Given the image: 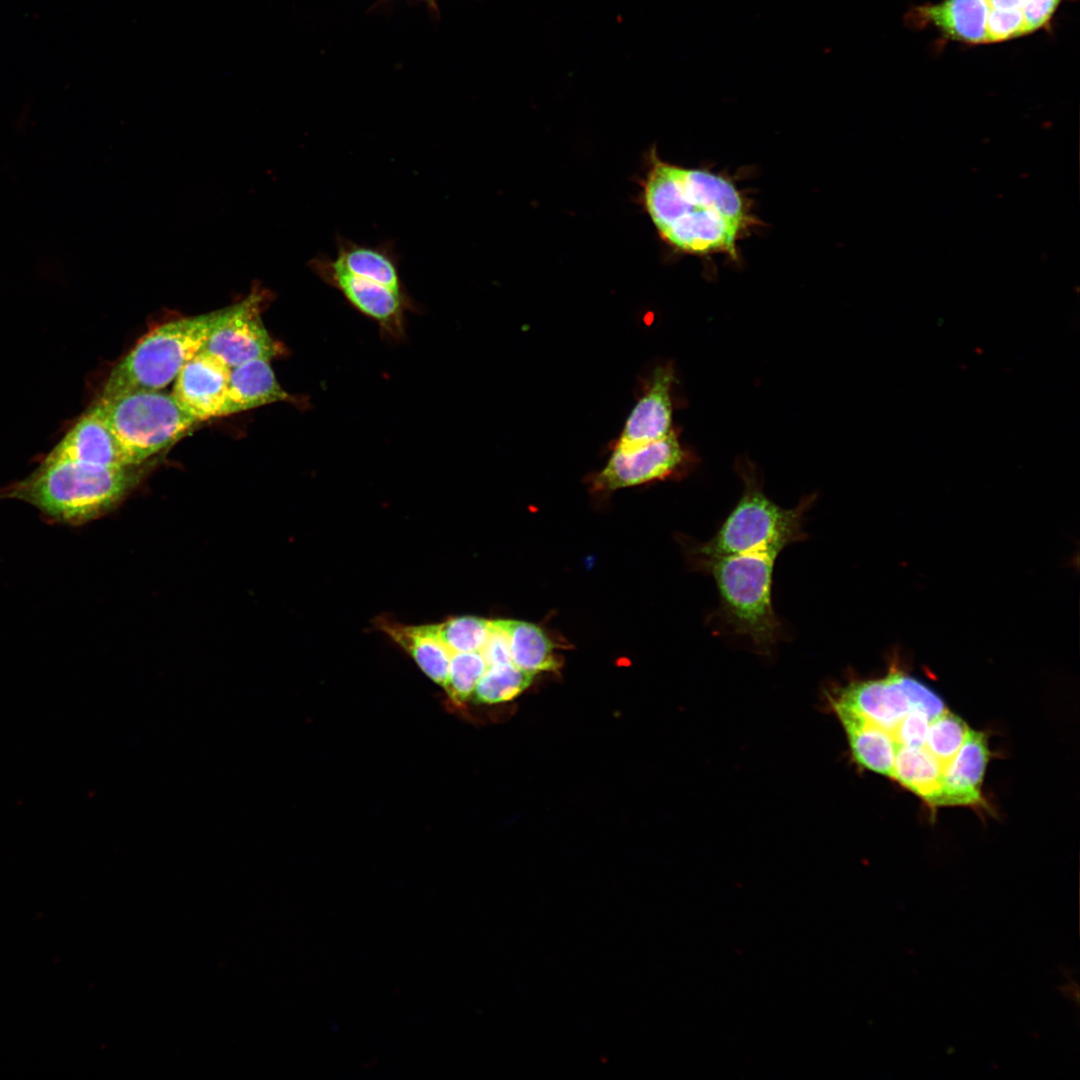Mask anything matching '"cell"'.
<instances>
[{"label": "cell", "instance_id": "7c38bea8", "mask_svg": "<svg viewBox=\"0 0 1080 1080\" xmlns=\"http://www.w3.org/2000/svg\"><path fill=\"white\" fill-rule=\"evenodd\" d=\"M48 455L100 467H134L129 466L116 436L95 403Z\"/></svg>", "mask_w": 1080, "mask_h": 1080}, {"label": "cell", "instance_id": "2e32d148", "mask_svg": "<svg viewBox=\"0 0 1080 1080\" xmlns=\"http://www.w3.org/2000/svg\"><path fill=\"white\" fill-rule=\"evenodd\" d=\"M985 0H944L926 4L911 11L914 24H932L953 40L980 44L987 43Z\"/></svg>", "mask_w": 1080, "mask_h": 1080}, {"label": "cell", "instance_id": "cb8c5ba5", "mask_svg": "<svg viewBox=\"0 0 1080 1080\" xmlns=\"http://www.w3.org/2000/svg\"><path fill=\"white\" fill-rule=\"evenodd\" d=\"M480 651L452 654L449 673L444 685L450 698L456 703L466 702L487 669Z\"/></svg>", "mask_w": 1080, "mask_h": 1080}, {"label": "cell", "instance_id": "8992f818", "mask_svg": "<svg viewBox=\"0 0 1080 1080\" xmlns=\"http://www.w3.org/2000/svg\"><path fill=\"white\" fill-rule=\"evenodd\" d=\"M694 456L672 429L666 436L631 451L613 449L605 467L591 480L592 488L611 492L679 476L695 464Z\"/></svg>", "mask_w": 1080, "mask_h": 1080}, {"label": "cell", "instance_id": "4fadbf2b", "mask_svg": "<svg viewBox=\"0 0 1080 1080\" xmlns=\"http://www.w3.org/2000/svg\"><path fill=\"white\" fill-rule=\"evenodd\" d=\"M989 758L987 736L970 729L960 749L943 770L935 807L982 804V784Z\"/></svg>", "mask_w": 1080, "mask_h": 1080}, {"label": "cell", "instance_id": "7402d4cb", "mask_svg": "<svg viewBox=\"0 0 1080 1080\" xmlns=\"http://www.w3.org/2000/svg\"><path fill=\"white\" fill-rule=\"evenodd\" d=\"M434 632L452 652H476L484 646L490 629V620L476 616L449 618L432 625Z\"/></svg>", "mask_w": 1080, "mask_h": 1080}, {"label": "cell", "instance_id": "603a6c76", "mask_svg": "<svg viewBox=\"0 0 1080 1080\" xmlns=\"http://www.w3.org/2000/svg\"><path fill=\"white\" fill-rule=\"evenodd\" d=\"M969 730L964 720L946 710L930 721L925 747L945 768L960 749Z\"/></svg>", "mask_w": 1080, "mask_h": 1080}, {"label": "cell", "instance_id": "4316f807", "mask_svg": "<svg viewBox=\"0 0 1080 1080\" xmlns=\"http://www.w3.org/2000/svg\"><path fill=\"white\" fill-rule=\"evenodd\" d=\"M480 652L487 666L512 662L506 619L490 620L489 634Z\"/></svg>", "mask_w": 1080, "mask_h": 1080}, {"label": "cell", "instance_id": "d6986e66", "mask_svg": "<svg viewBox=\"0 0 1080 1080\" xmlns=\"http://www.w3.org/2000/svg\"><path fill=\"white\" fill-rule=\"evenodd\" d=\"M943 766L925 746H896L892 779L918 795L930 807L939 796Z\"/></svg>", "mask_w": 1080, "mask_h": 1080}, {"label": "cell", "instance_id": "6da1fadb", "mask_svg": "<svg viewBox=\"0 0 1080 1080\" xmlns=\"http://www.w3.org/2000/svg\"><path fill=\"white\" fill-rule=\"evenodd\" d=\"M737 473L743 482L741 498L717 533L696 544L693 554L715 581L728 626L768 651L783 635L772 605L774 565L786 546L806 538L804 515L815 495L784 509L764 494L752 463L740 465Z\"/></svg>", "mask_w": 1080, "mask_h": 1080}, {"label": "cell", "instance_id": "5bb4252c", "mask_svg": "<svg viewBox=\"0 0 1080 1080\" xmlns=\"http://www.w3.org/2000/svg\"><path fill=\"white\" fill-rule=\"evenodd\" d=\"M270 362L254 359L231 368L222 417L276 402H299L282 388Z\"/></svg>", "mask_w": 1080, "mask_h": 1080}, {"label": "cell", "instance_id": "ac0fdd59", "mask_svg": "<svg viewBox=\"0 0 1080 1080\" xmlns=\"http://www.w3.org/2000/svg\"><path fill=\"white\" fill-rule=\"evenodd\" d=\"M381 629L405 649L421 670L444 687L452 652L438 638L432 625L407 626L382 619Z\"/></svg>", "mask_w": 1080, "mask_h": 1080}, {"label": "cell", "instance_id": "e0dca14e", "mask_svg": "<svg viewBox=\"0 0 1080 1080\" xmlns=\"http://www.w3.org/2000/svg\"><path fill=\"white\" fill-rule=\"evenodd\" d=\"M336 246L332 258L345 271L376 280L396 291H406L400 277L398 255L391 242L366 245L338 236Z\"/></svg>", "mask_w": 1080, "mask_h": 1080}, {"label": "cell", "instance_id": "f1b7e54d", "mask_svg": "<svg viewBox=\"0 0 1080 1080\" xmlns=\"http://www.w3.org/2000/svg\"><path fill=\"white\" fill-rule=\"evenodd\" d=\"M1061 0H1021L1024 17V33L1034 32L1046 25L1054 15Z\"/></svg>", "mask_w": 1080, "mask_h": 1080}, {"label": "cell", "instance_id": "9c48e42d", "mask_svg": "<svg viewBox=\"0 0 1080 1080\" xmlns=\"http://www.w3.org/2000/svg\"><path fill=\"white\" fill-rule=\"evenodd\" d=\"M674 379L671 363L654 369L613 449L631 451L666 436L673 429L671 388Z\"/></svg>", "mask_w": 1080, "mask_h": 1080}, {"label": "cell", "instance_id": "ba28073f", "mask_svg": "<svg viewBox=\"0 0 1080 1080\" xmlns=\"http://www.w3.org/2000/svg\"><path fill=\"white\" fill-rule=\"evenodd\" d=\"M264 300V293L256 290L228 306L224 318L212 330L201 350L230 369L254 359L271 361L282 354L281 345L263 323L261 307Z\"/></svg>", "mask_w": 1080, "mask_h": 1080}, {"label": "cell", "instance_id": "44dd1931", "mask_svg": "<svg viewBox=\"0 0 1080 1080\" xmlns=\"http://www.w3.org/2000/svg\"><path fill=\"white\" fill-rule=\"evenodd\" d=\"M534 674L516 667L512 662L488 666L473 692L479 704H498L511 701L533 682Z\"/></svg>", "mask_w": 1080, "mask_h": 1080}, {"label": "cell", "instance_id": "ffe728a7", "mask_svg": "<svg viewBox=\"0 0 1080 1080\" xmlns=\"http://www.w3.org/2000/svg\"><path fill=\"white\" fill-rule=\"evenodd\" d=\"M512 663L531 674L557 671L560 663L553 653V644L535 624L506 619Z\"/></svg>", "mask_w": 1080, "mask_h": 1080}, {"label": "cell", "instance_id": "30bf717a", "mask_svg": "<svg viewBox=\"0 0 1080 1080\" xmlns=\"http://www.w3.org/2000/svg\"><path fill=\"white\" fill-rule=\"evenodd\" d=\"M230 368L200 350L179 371L172 395L199 422L222 417Z\"/></svg>", "mask_w": 1080, "mask_h": 1080}, {"label": "cell", "instance_id": "8fae6325", "mask_svg": "<svg viewBox=\"0 0 1080 1080\" xmlns=\"http://www.w3.org/2000/svg\"><path fill=\"white\" fill-rule=\"evenodd\" d=\"M901 674L902 670L893 665L882 678L852 681L843 686L831 701L856 711L891 734L911 710Z\"/></svg>", "mask_w": 1080, "mask_h": 1080}, {"label": "cell", "instance_id": "277c9868", "mask_svg": "<svg viewBox=\"0 0 1080 1080\" xmlns=\"http://www.w3.org/2000/svg\"><path fill=\"white\" fill-rule=\"evenodd\" d=\"M227 309L176 319L150 330L113 367L100 397L165 388L202 349Z\"/></svg>", "mask_w": 1080, "mask_h": 1080}, {"label": "cell", "instance_id": "484cf974", "mask_svg": "<svg viewBox=\"0 0 1080 1080\" xmlns=\"http://www.w3.org/2000/svg\"><path fill=\"white\" fill-rule=\"evenodd\" d=\"M901 683L911 710L923 712L930 720L947 710L938 695L904 671L901 674Z\"/></svg>", "mask_w": 1080, "mask_h": 1080}, {"label": "cell", "instance_id": "3957f363", "mask_svg": "<svg viewBox=\"0 0 1080 1080\" xmlns=\"http://www.w3.org/2000/svg\"><path fill=\"white\" fill-rule=\"evenodd\" d=\"M134 467L108 468L47 455L23 480L0 489V499H17L48 520L81 525L110 511L138 480Z\"/></svg>", "mask_w": 1080, "mask_h": 1080}, {"label": "cell", "instance_id": "5b68a950", "mask_svg": "<svg viewBox=\"0 0 1080 1080\" xmlns=\"http://www.w3.org/2000/svg\"><path fill=\"white\" fill-rule=\"evenodd\" d=\"M95 404L116 436L129 466L134 467L174 444L199 423L172 393L162 390L99 397Z\"/></svg>", "mask_w": 1080, "mask_h": 1080}, {"label": "cell", "instance_id": "83f0119b", "mask_svg": "<svg viewBox=\"0 0 1080 1080\" xmlns=\"http://www.w3.org/2000/svg\"><path fill=\"white\" fill-rule=\"evenodd\" d=\"M930 721L923 712L910 710L891 735L898 745L925 746Z\"/></svg>", "mask_w": 1080, "mask_h": 1080}, {"label": "cell", "instance_id": "7a4b0ae2", "mask_svg": "<svg viewBox=\"0 0 1080 1080\" xmlns=\"http://www.w3.org/2000/svg\"><path fill=\"white\" fill-rule=\"evenodd\" d=\"M643 203L662 239L691 254L736 255L753 223L746 202L727 178L654 156L643 183Z\"/></svg>", "mask_w": 1080, "mask_h": 1080}, {"label": "cell", "instance_id": "52a82bcc", "mask_svg": "<svg viewBox=\"0 0 1080 1080\" xmlns=\"http://www.w3.org/2000/svg\"><path fill=\"white\" fill-rule=\"evenodd\" d=\"M309 265L323 282L337 289L355 309L377 322L385 336L395 341L406 337L405 313L415 310V303L407 291H396L376 280L349 273L329 255L320 254Z\"/></svg>", "mask_w": 1080, "mask_h": 1080}, {"label": "cell", "instance_id": "9a60e30c", "mask_svg": "<svg viewBox=\"0 0 1080 1080\" xmlns=\"http://www.w3.org/2000/svg\"><path fill=\"white\" fill-rule=\"evenodd\" d=\"M831 705L846 733L855 762L892 778L897 746L892 735L842 704L831 701Z\"/></svg>", "mask_w": 1080, "mask_h": 1080}, {"label": "cell", "instance_id": "d4e9b609", "mask_svg": "<svg viewBox=\"0 0 1080 1080\" xmlns=\"http://www.w3.org/2000/svg\"><path fill=\"white\" fill-rule=\"evenodd\" d=\"M985 3L987 43L1025 35L1021 0H985Z\"/></svg>", "mask_w": 1080, "mask_h": 1080}]
</instances>
